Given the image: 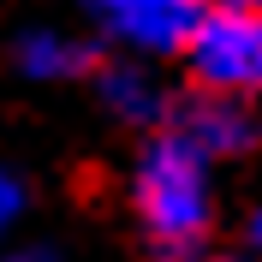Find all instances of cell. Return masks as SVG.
<instances>
[{
    "label": "cell",
    "mask_w": 262,
    "mask_h": 262,
    "mask_svg": "<svg viewBox=\"0 0 262 262\" xmlns=\"http://www.w3.org/2000/svg\"><path fill=\"white\" fill-rule=\"evenodd\" d=\"M131 214L155 262H196L214 232V161L161 125L149 131L131 161Z\"/></svg>",
    "instance_id": "6da1fadb"
},
{
    "label": "cell",
    "mask_w": 262,
    "mask_h": 262,
    "mask_svg": "<svg viewBox=\"0 0 262 262\" xmlns=\"http://www.w3.org/2000/svg\"><path fill=\"white\" fill-rule=\"evenodd\" d=\"M196 90H227V96H262V6L245 0H209V12L185 42Z\"/></svg>",
    "instance_id": "7a4b0ae2"
},
{
    "label": "cell",
    "mask_w": 262,
    "mask_h": 262,
    "mask_svg": "<svg viewBox=\"0 0 262 262\" xmlns=\"http://www.w3.org/2000/svg\"><path fill=\"white\" fill-rule=\"evenodd\" d=\"M173 131H185L209 161H238L262 149V114L250 96H227V90H191L173 101Z\"/></svg>",
    "instance_id": "3957f363"
},
{
    "label": "cell",
    "mask_w": 262,
    "mask_h": 262,
    "mask_svg": "<svg viewBox=\"0 0 262 262\" xmlns=\"http://www.w3.org/2000/svg\"><path fill=\"white\" fill-rule=\"evenodd\" d=\"M203 12H209V0H107L101 24H107V36L119 48L161 60V54H185Z\"/></svg>",
    "instance_id": "277c9868"
},
{
    "label": "cell",
    "mask_w": 262,
    "mask_h": 262,
    "mask_svg": "<svg viewBox=\"0 0 262 262\" xmlns=\"http://www.w3.org/2000/svg\"><path fill=\"white\" fill-rule=\"evenodd\" d=\"M90 78H96V101L119 119V125L161 131L167 119H173V96L161 90V78H155L149 66H137V60H96Z\"/></svg>",
    "instance_id": "5b68a950"
},
{
    "label": "cell",
    "mask_w": 262,
    "mask_h": 262,
    "mask_svg": "<svg viewBox=\"0 0 262 262\" xmlns=\"http://www.w3.org/2000/svg\"><path fill=\"white\" fill-rule=\"evenodd\" d=\"M12 66L30 83H72L83 72H96V48L66 30H24L12 42Z\"/></svg>",
    "instance_id": "8992f818"
},
{
    "label": "cell",
    "mask_w": 262,
    "mask_h": 262,
    "mask_svg": "<svg viewBox=\"0 0 262 262\" xmlns=\"http://www.w3.org/2000/svg\"><path fill=\"white\" fill-rule=\"evenodd\" d=\"M24 209H30V185H24V173H18V167H6V161H0V245L18 232Z\"/></svg>",
    "instance_id": "52a82bcc"
},
{
    "label": "cell",
    "mask_w": 262,
    "mask_h": 262,
    "mask_svg": "<svg viewBox=\"0 0 262 262\" xmlns=\"http://www.w3.org/2000/svg\"><path fill=\"white\" fill-rule=\"evenodd\" d=\"M0 262H60V250L54 245H6Z\"/></svg>",
    "instance_id": "ba28073f"
},
{
    "label": "cell",
    "mask_w": 262,
    "mask_h": 262,
    "mask_svg": "<svg viewBox=\"0 0 262 262\" xmlns=\"http://www.w3.org/2000/svg\"><path fill=\"white\" fill-rule=\"evenodd\" d=\"M245 250H250V256L262 262V203H256V209L245 214Z\"/></svg>",
    "instance_id": "9c48e42d"
},
{
    "label": "cell",
    "mask_w": 262,
    "mask_h": 262,
    "mask_svg": "<svg viewBox=\"0 0 262 262\" xmlns=\"http://www.w3.org/2000/svg\"><path fill=\"white\" fill-rule=\"evenodd\" d=\"M196 262H256V256H250V250H203Z\"/></svg>",
    "instance_id": "30bf717a"
},
{
    "label": "cell",
    "mask_w": 262,
    "mask_h": 262,
    "mask_svg": "<svg viewBox=\"0 0 262 262\" xmlns=\"http://www.w3.org/2000/svg\"><path fill=\"white\" fill-rule=\"evenodd\" d=\"M83 6H96V12H101V6H107V0H83Z\"/></svg>",
    "instance_id": "8fae6325"
},
{
    "label": "cell",
    "mask_w": 262,
    "mask_h": 262,
    "mask_svg": "<svg viewBox=\"0 0 262 262\" xmlns=\"http://www.w3.org/2000/svg\"><path fill=\"white\" fill-rule=\"evenodd\" d=\"M245 6H262V0H245Z\"/></svg>",
    "instance_id": "7c38bea8"
}]
</instances>
